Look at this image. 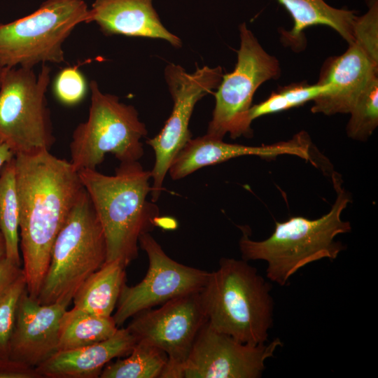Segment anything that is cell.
Returning a JSON list of instances; mask_svg holds the SVG:
<instances>
[{
    "label": "cell",
    "instance_id": "obj_30",
    "mask_svg": "<svg viewBox=\"0 0 378 378\" xmlns=\"http://www.w3.org/2000/svg\"><path fill=\"white\" fill-rule=\"evenodd\" d=\"M23 273L19 267L6 258L0 261V298Z\"/></svg>",
    "mask_w": 378,
    "mask_h": 378
},
{
    "label": "cell",
    "instance_id": "obj_21",
    "mask_svg": "<svg viewBox=\"0 0 378 378\" xmlns=\"http://www.w3.org/2000/svg\"><path fill=\"white\" fill-rule=\"evenodd\" d=\"M119 328L113 318L88 314L73 307L63 314L59 328V351L80 348L104 341Z\"/></svg>",
    "mask_w": 378,
    "mask_h": 378
},
{
    "label": "cell",
    "instance_id": "obj_4",
    "mask_svg": "<svg viewBox=\"0 0 378 378\" xmlns=\"http://www.w3.org/2000/svg\"><path fill=\"white\" fill-rule=\"evenodd\" d=\"M271 289L247 261L222 258L200 292L207 323L241 343L265 344L273 323Z\"/></svg>",
    "mask_w": 378,
    "mask_h": 378
},
{
    "label": "cell",
    "instance_id": "obj_15",
    "mask_svg": "<svg viewBox=\"0 0 378 378\" xmlns=\"http://www.w3.org/2000/svg\"><path fill=\"white\" fill-rule=\"evenodd\" d=\"M311 140L305 132L288 141L260 146L224 142L207 134L190 139L173 160L169 173L173 180L187 176L197 169L246 155L274 158L291 155L315 164L310 153Z\"/></svg>",
    "mask_w": 378,
    "mask_h": 378
},
{
    "label": "cell",
    "instance_id": "obj_6",
    "mask_svg": "<svg viewBox=\"0 0 378 378\" xmlns=\"http://www.w3.org/2000/svg\"><path fill=\"white\" fill-rule=\"evenodd\" d=\"M90 106L87 120L77 125L69 144L70 162L79 172L96 169L107 153L120 162L139 161L144 155L141 139L147 134L135 107L104 93L91 80Z\"/></svg>",
    "mask_w": 378,
    "mask_h": 378
},
{
    "label": "cell",
    "instance_id": "obj_18",
    "mask_svg": "<svg viewBox=\"0 0 378 378\" xmlns=\"http://www.w3.org/2000/svg\"><path fill=\"white\" fill-rule=\"evenodd\" d=\"M136 342L125 328L111 337L88 346L58 351L36 368L46 378H96L112 359L127 356Z\"/></svg>",
    "mask_w": 378,
    "mask_h": 378
},
{
    "label": "cell",
    "instance_id": "obj_1",
    "mask_svg": "<svg viewBox=\"0 0 378 378\" xmlns=\"http://www.w3.org/2000/svg\"><path fill=\"white\" fill-rule=\"evenodd\" d=\"M15 164L22 271L36 300L55 241L84 188L70 161L50 150L15 155Z\"/></svg>",
    "mask_w": 378,
    "mask_h": 378
},
{
    "label": "cell",
    "instance_id": "obj_29",
    "mask_svg": "<svg viewBox=\"0 0 378 378\" xmlns=\"http://www.w3.org/2000/svg\"><path fill=\"white\" fill-rule=\"evenodd\" d=\"M0 378H41L35 368L10 357L0 358Z\"/></svg>",
    "mask_w": 378,
    "mask_h": 378
},
{
    "label": "cell",
    "instance_id": "obj_2",
    "mask_svg": "<svg viewBox=\"0 0 378 378\" xmlns=\"http://www.w3.org/2000/svg\"><path fill=\"white\" fill-rule=\"evenodd\" d=\"M104 231L106 261L127 267L138 257L141 235L158 226L160 210L147 200L151 192L150 171L139 161L120 162L114 175L96 169L78 172Z\"/></svg>",
    "mask_w": 378,
    "mask_h": 378
},
{
    "label": "cell",
    "instance_id": "obj_9",
    "mask_svg": "<svg viewBox=\"0 0 378 378\" xmlns=\"http://www.w3.org/2000/svg\"><path fill=\"white\" fill-rule=\"evenodd\" d=\"M240 46L234 70L223 74L215 95V107L206 134L219 139L251 136L248 114L253 95L265 82L281 75L279 60L265 51L246 23L239 27Z\"/></svg>",
    "mask_w": 378,
    "mask_h": 378
},
{
    "label": "cell",
    "instance_id": "obj_27",
    "mask_svg": "<svg viewBox=\"0 0 378 378\" xmlns=\"http://www.w3.org/2000/svg\"><path fill=\"white\" fill-rule=\"evenodd\" d=\"M367 4V12L355 20L354 42L378 64V0H368Z\"/></svg>",
    "mask_w": 378,
    "mask_h": 378
},
{
    "label": "cell",
    "instance_id": "obj_11",
    "mask_svg": "<svg viewBox=\"0 0 378 378\" xmlns=\"http://www.w3.org/2000/svg\"><path fill=\"white\" fill-rule=\"evenodd\" d=\"M200 292L140 312L126 328L136 342L150 344L166 353L168 361L160 378H183L184 364L207 321Z\"/></svg>",
    "mask_w": 378,
    "mask_h": 378
},
{
    "label": "cell",
    "instance_id": "obj_28",
    "mask_svg": "<svg viewBox=\"0 0 378 378\" xmlns=\"http://www.w3.org/2000/svg\"><path fill=\"white\" fill-rule=\"evenodd\" d=\"M57 99L63 104L72 106L80 102L88 91L86 79L76 66L63 68L53 85Z\"/></svg>",
    "mask_w": 378,
    "mask_h": 378
},
{
    "label": "cell",
    "instance_id": "obj_32",
    "mask_svg": "<svg viewBox=\"0 0 378 378\" xmlns=\"http://www.w3.org/2000/svg\"><path fill=\"white\" fill-rule=\"evenodd\" d=\"M6 258V249L4 238L0 231V261Z\"/></svg>",
    "mask_w": 378,
    "mask_h": 378
},
{
    "label": "cell",
    "instance_id": "obj_16",
    "mask_svg": "<svg viewBox=\"0 0 378 378\" xmlns=\"http://www.w3.org/2000/svg\"><path fill=\"white\" fill-rule=\"evenodd\" d=\"M376 76L378 64L358 44L349 43L343 54L327 59L323 65L317 83L330 84L331 88L312 101V112L327 115L349 113L362 90Z\"/></svg>",
    "mask_w": 378,
    "mask_h": 378
},
{
    "label": "cell",
    "instance_id": "obj_14",
    "mask_svg": "<svg viewBox=\"0 0 378 378\" xmlns=\"http://www.w3.org/2000/svg\"><path fill=\"white\" fill-rule=\"evenodd\" d=\"M64 304H39L27 288L18 302L10 341V358L36 368L59 351V328Z\"/></svg>",
    "mask_w": 378,
    "mask_h": 378
},
{
    "label": "cell",
    "instance_id": "obj_10",
    "mask_svg": "<svg viewBox=\"0 0 378 378\" xmlns=\"http://www.w3.org/2000/svg\"><path fill=\"white\" fill-rule=\"evenodd\" d=\"M223 75L220 66H197L192 73L175 64L166 66L164 76L173 100L172 111L160 132L146 141L155 153V164L150 171L152 202L158 200L173 160L191 139L189 122L195 106L218 88Z\"/></svg>",
    "mask_w": 378,
    "mask_h": 378
},
{
    "label": "cell",
    "instance_id": "obj_17",
    "mask_svg": "<svg viewBox=\"0 0 378 378\" xmlns=\"http://www.w3.org/2000/svg\"><path fill=\"white\" fill-rule=\"evenodd\" d=\"M89 22H95L106 36L158 38L174 48L182 45L161 22L153 0H95L88 10Z\"/></svg>",
    "mask_w": 378,
    "mask_h": 378
},
{
    "label": "cell",
    "instance_id": "obj_5",
    "mask_svg": "<svg viewBox=\"0 0 378 378\" xmlns=\"http://www.w3.org/2000/svg\"><path fill=\"white\" fill-rule=\"evenodd\" d=\"M106 261L104 231L84 188L55 241L36 301L69 307L80 286Z\"/></svg>",
    "mask_w": 378,
    "mask_h": 378
},
{
    "label": "cell",
    "instance_id": "obj_3",
    "mask_svg": "<svg viewBox=\"0 0 378 378\" xmlns=\"http://www.w3.org/2000/svg\"><path fill=\"white\" fill-rule=\"evenodd\" d=\"M332 178L337 197L327 214L314 220L293 216L284 222H276L272 234L262 241L251 239L242 229L239 241L242 259L266 261L267 277L284 286L305 265L323 258H337L344 246L335 237L351 230L350 223L341 218L351 198L337 175L335 174Z\"/></svg>",
    "mask_w": 378,
    "mask_h": 378
},
{
    "label": "cell",
    "instance_id": "obj_13",
    "mask_svg": "<svg viewBox=\"0 0 378 378\" xmlns=\"http://www.w3.org/2000/svg\"><path fill=\"white\" fill-rule=\"evenodd\" d=\"M282 345L241 343L214 329L207 321L198 332L183 368V378H259L265 363Z\"/></svg>",
    "mask_w": 378,
    "mask_h": 378
},
{
    "label": "cell",
    "instance_id": "obj_12",
    "mask_svg": "<svg viewBox=\"0 0 378 378\" xmlns=\"http://www.w3.org/2000/svg\"><path fill=\"white\" fill-rule=\"evenodd\" d=\"M139 244L147 254L148 271L136 285L123 284L116 311L112 316L118 328L140 312L178 297L200 292L210 274L172 259L150 233L141 235Z\"/></svg>",
    "mask_w": 378,
    "mask_h": 378
},
{
    "label": "cell",
    "instance_id": "obj_31",
    "mask_svg": "<svg viewBox=\"0 0 378 378\" xmlns=\"http://www.w3.org/2000/svg\"><path fill=\"white\" fill-rule=\"evenodd\" d=\"M13 153L4 143L0 141V169L6 162L14 157Z\"/></svg>",
    "mask_w": 378,
    "mask_h": 378
},
{
    "label": "cell",
    "instance_id": "obj_22",
    "mask_svg": "<svg viewBox=\"0 0 378 378\" xmlns=\"http://www.w3.org/2000/svg\"><path fill=\"white\" fill-rule=\"evenodd\" d=\"M19 225L20 206L14 156L0 169V231L6 243V258L21 267Z\"/></svg>",
    "mask_w": 378,
    "mask_h": 378
},
{
    "label": "cell",
    "instance_id": "obj_19",
    "mask_svg": "<svg viewBox=\"0 0 378 378\" xmlns=\"http://www.w3.org/2000/svg\"><path fill=\"white\" fill-rule=\"evenodd\" d=\"M289 13L293 27L281 31L282 41L295 51L304 47V30L312 26H327L336 31L348 43L354 42L353 27L356 15L352 10L336 8L324 0H276Z\"/></svg>",
    "mask_w": 378,
    "mask_h": 378
},
{
    "label": "cell",
    "instance_id": "obj_25",
    "mask_svg": "<svg viewBox=\"0 0 378 378\" xmlns=\"http://www.w3.org/2000/svg\"><path fill=\"white\" fill-rule=\"evenodd\" d=\"M346 125L349 137L365 141L378 125V76L373 77L362 90L350 112Z\"/></svg>",
    "mask_w": 378,
    "mask_h": 378
},
{
    "label": "cell",
    "instance_id": "obj_24",
    "mask_svg": "<svg viewBox=\"0 0 378 378\" xmlns=\"http://www.w3.org/2000/svg\"><path fill=\"white\" fill-rule=\"evenodd\" d=\"M330 84L310 85L307 82L292 83L279 88L262 102L252 105L249 111V120L255 119L267 114L281 112L297 107L314 101L317 97L329 91Z\"/></svg>",
    "mask_w": 378,
    "mask_h": 378
},
{
    "label": "cell",
    "instance_id": "obj_20",
    "mask_svg": "<svg viewBox=\"0 0 378 378\" xmlns=\"http://www.w3.org/2000/svg\"><path fill=\"white\" fill-rule=\"evenodd\" d=\"M125 268L118 260L106 262L78 288L73 307L93 315L111 316L125 283Z\"/></svg>",
    "mask_w": 378,
    "mask_h": 378
},
{
    "label": "cell",
    "instance_id": "obj_33",
    "mask_svg": "<svg viewBox=\"0 0 378 378\" xmlns=\"http://www.w3.org/2000/svg\"><path fill=\"white\" fill-rule=\"evenodd\" d=\"M3 68H4V67H1V66H0V82H1V74H2Z\"/></svg>",
    "mask_w": 378,
    "mask_h": 378
},
{
    "label": "cell",
    "instance_id": "obj_8",
    "mask_svg": "<svg viewBox=\"0 0 378 378\" xmlns=\"http://www.w3.org/2000/svg\"><path fill=\"white\" fill-rule=\"evenodd\" d=\"M88 10L83 0H47L27 16L0 23V66L64 62V41L77 25L88 22Z\"/></svg>",
    "mask_w": 378,
    "mask_h": 378
},
{
    "label": "cell",
    "instance_id": "obj_23",
    "mask_svg": "<svg viewBox=\"0 0 378 378\" xmlns=\"http://www.w3.org/2000/svg\"><path fill=\"white\" fill-rule=\"evenodd\" d=\"M168 361L166 353L150 344L137 342L124 359L106 365L101 378H160Z\"/></svg>",
    "mask_w": 378,
    "mask_h": 378
},
{
    "label": "cell",
    "instance_id": "obj_26",
    "mask_svg": "<svg viewBox=\"0 0 378 378\" xmlns=\"http://www.w3.org/2000/svg\"><path fill=\"white\" fill-rule=\"evenodd\" d=\"M26 286L22 273L0 298V358L10 357V341L17 307Z\"/></svg>",
    "mask_w": 378,
    "mask_h": 378
},
{
    "label": "cell",
    "instance_id": "obj_7",
    "mask_svg": "<svg viewBox=\"0 0 378 378\" xmlns=\"http://www.w3.org/2000/svg\"><path fill=\"white\" fill-rule=\"evenodd\" d=\"M50 67H4L0 82V141L14 155L50 150L55 141L46 92Z\"/></svg>",
    "mask_w": 378,
    "mask_h": 378
}]
</instances>
